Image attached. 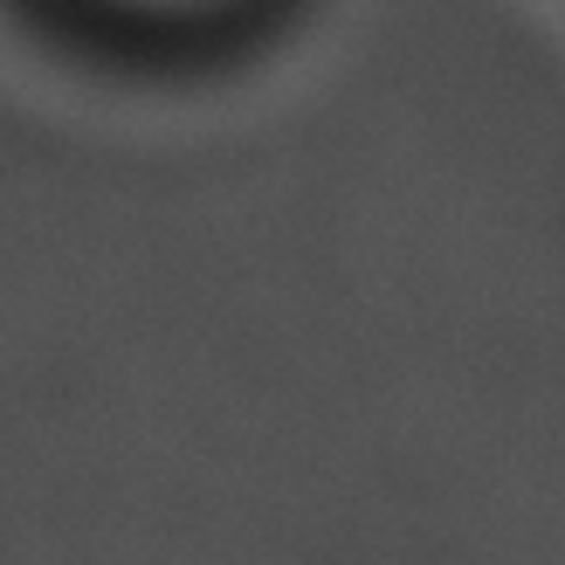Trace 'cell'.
<instances>
[{
	"label": "cell",
	"mask_w": 565,
	"mask_h": 565,
	"mask_svg": "<svg viewBox=\"0 0 565 565\" xmlns=\"http://www.w3.org/2000/svg\"><path fill=\"white\" fill-rule=\"evenodd\" d=\"M131 8H173V0H131Z\"/></svg>",
	"instance_id": "6da1fadb"
}]
</instances>
